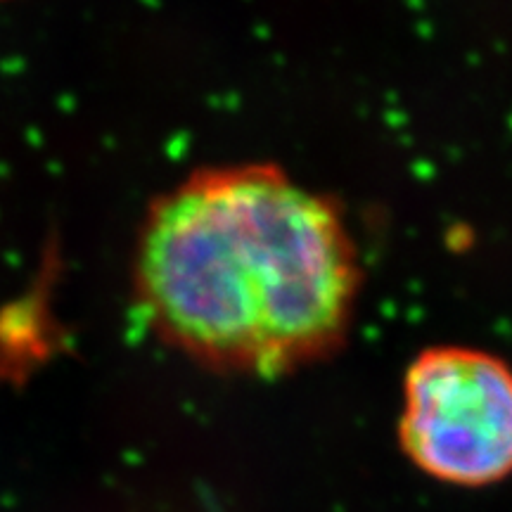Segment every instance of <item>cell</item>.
I'll return each instance as SVG.
<instances>
[{"label":"cell","instance_id":"2","mask_svg":"<svg viewBox=\"0 0 512 512\" xmlns=\"http://www.w3.org/2000/svg\"><path fill=\"white\" fill-rule=\"evenodd\" d=\"M399 441L420 472L453 486L512 475V370L467 347H432L403 377Z\"/></svg>","mask_w":512,"mask_h":512},{"label":"cell","instance_id":"1","mask_svg":"<svg viewBox=\"0 0 512 512\" xmlns=\"http://www.w3.org/2000/svg\"><path fill=\"white\" fill-rule=\"evenodd\" d=\"M356 252L328 200L266 166L207 171L157 204L138 254L152 323L209 363L280 373L342 339Z\"/></svg>","mask_w":512,"mask_h":512}]
</instances>
